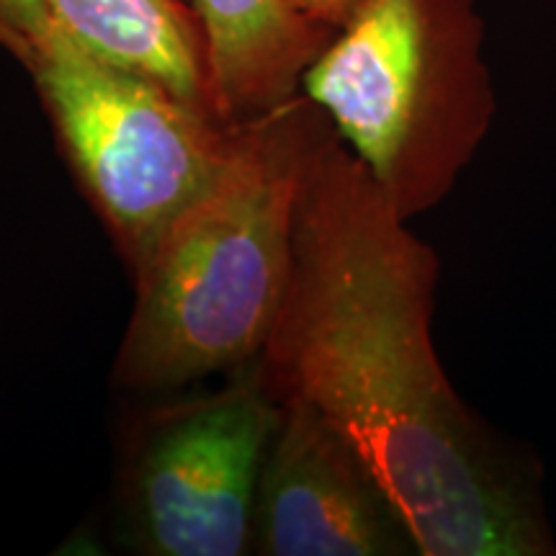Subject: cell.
<instances>
[{
	"label": "cell",
	"mask_w": 556,
	"mask_h": 556,
	"mask_svg": "<svg viewBox=\"0 0 556 556\" xmlns=\"http://www.w3.org/2000/svg\"><path fill=\"white\" fill-rule=\"evenodd\" d=\"M438 255L328 116L312 139L281 315L258 358L364 456L422 556H552L531 464L471 413L433 343Z\"/></svg>",
	"instance_id": "cell-1"
},
{
	"label": "cell",
	"mask_w": 556,
	"mask_h": 556,
	"mask_svg": "<svg viewBox=\"0 0 556 556\" xmlns=\"http://www.w3.org/2000/svg\"><path fill=\"white\" fill-rule=\"evenodd\" d=\"M323 119L299 93L238 124L217 180L135 268L119 384L173 389L261 356L287 299L304 163Z\"/></svg>",
	"instance_id": "cell-2"
},
{
	"label": "cell",
	"mask_w": 556,
	"mask_h": 556,
	"mask_svg": "<svg viewBox=\"0 0 556 556\" xmlns=\"http://www.w3.org/2000/svg\"><path fill=\"white\" fill-rule=\"evenodd\" d=\"M302 93L413 219L448 197L497 114L477 0H364Z\"/></svg>",
	"instance_id": "cell-3"
},
{
	"label": "cell",
	"mask_w": 556,
	"mask_h": 556,
	"mask_svg": "<svg viewBox=\"0 0 556 556\" xmlns=\"http://www.w3.org/2000/svg\"><path fill=\"white\" fill-rule=\"evenodd\" d=\"M26 70L62 148L137 268L184 208L217 180L235 129L160 83L101 60L52 24Z\"/></svg>",
	"instance_id": "cell-4"
},
{
	"label": "cell",
	"mask_w": 556,
	"mask_h": 556,
	"mask_svg": "<svg viewBox=\"0 0 556 556\" xmlns=\"http://www.w3.org/2000/svg\"><path fill=\"white\" fill-rule=\"evenodd\" d=\"M281 400L258 361L212 397L157 413L131 464L139 544L157 556H238L253 544L255 503Z\"/></svg>",
	"instance_id": "cell-5"
},
{
	"label": "cell",
	"mask_w": 556,
	"mask_h": 556,
	"mask_svg": "<svg viewBox=\"0 0 556 556\" xmlns=\"http://www.w3.org/2000/svg\"><path fill=\"white\" fill-rule=\"evenodd\" d=\"M253 544L270 556L417 554L405 518L364 456L299 397L281 400L255 503Z\"/></svg>",
	"instance_id": "cell-6"
},
{
	"label": "cell",
	"mask_w": 556,
	"mask_h": 556,
	"mask_svg": "<svg viewBox=\"0 0 556 556\" xmlns=\"http://www.w3.org/2000/svg\"><path fill=\"white\" fill-rule=\"evenodd\" d=\"M193 11L214 111L227 124L258 119L296 99L309 65L336 37L287 0H193Z\"/></svg>",
	"instance_id": "cell-7"
},
{
	"label": "cell",
	"mask_w": 556,
	"mask_h": 556,
	"mask_svg": "<svg viewBox=\"0 0 556 556\" xmlns=\"http://www.w3.org/2000/svg\"><path fill=\"white\" fill-rule=\"evenodd\" d=\"M54 24L88 52L160 83L189 106L217 116L204 31L180 0H47ZM219 119V116H217Z\"/></svg>",
	"instance_id": "cell-8"
},
{
	"label": "cell",
	"mask_w": 556,
	"mask_h": 556,
	"mask_svg": "<svg viewBox=\"0 0 556 556\" xmlns=\"http://www.w3.org/2000/svg\"><path fill=\"white\" fill-rule=\"evenodd\" d=\"M0 21L29 47L54 24L47 0H0Z\"/></svg>",
	"instance_id": "cell-9"
},
{
	"label": "cell",
	"mask_w": 556,
	"mask_h": 556,
	"mask_svg": "<svg viewBox=\"0 0 556 556\" xmlns=\"http://www.w3.org/2000/svg\"><path fill=\"white\" fill-rule=\"evenodd\" d=\"M287 3L325 29L338 31L364 0H287Z\"/></svg>",
	"instance_id": "cell-10"
},
{
	"label": "cell",
	"mask_w": 556,
	"mask_h": 556,
	"mask_svg": "<svg viewBox=\"0 0 556 556\" xmlns=\"http://www.w3.org/2000/svg\"><path fill=\"white\" fill-rule=\"evenodd\" d=\"M0 50H5V52H11L13 58H16L21 65H29V60H31V47L26 45L24 39L18 37V34H13L9 26L3 24V21H0Z\"/></svg>",
	"instance_id": "cell-11"
}]
</instances>
